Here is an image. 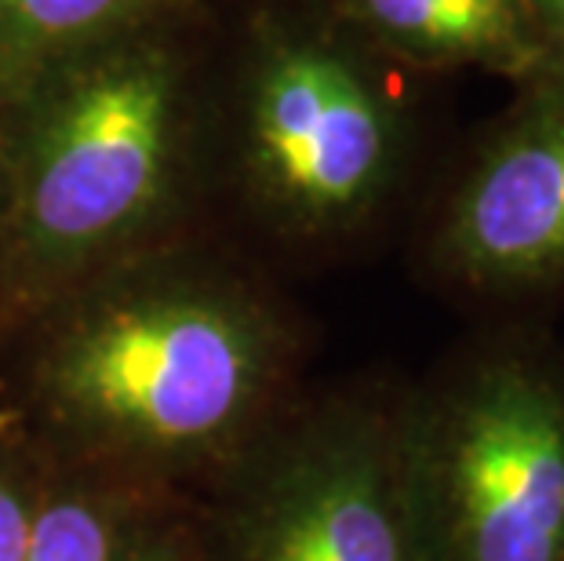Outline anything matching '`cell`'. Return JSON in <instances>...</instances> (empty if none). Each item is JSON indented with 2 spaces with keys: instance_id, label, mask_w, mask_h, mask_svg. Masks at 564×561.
<instances>
[{
  "instance_id": "1",
  "label": "cell",
  "mask_w": 564,
  "mask_h": 561,
  "mask_svg": "<svg viewBox=\"0 0 564 561\" xmlns=\"http://www.w3.org/2000/svg\"><path fill=\"white\" fill-rule=\"evenodd\" d=\"M426 561H564V343L507 328L404 398Z\"/></svg>"
},
{
  "instance_id": "2",
  "label": "cell",
  "mask_w": 564,
  "mask_h": 561,
  "mask_svg": "<svg viewBox=\"0 0 564 561\" xmlns=\"http://www.w3.org/2000/svg\"><path fill=\"white\" fill-rule=\"evenodd\" d=\"M278 346L256 310L204 292L102 303L47 362L55 412L139 456H197L241 434L267 401Z\"/></svg>"
},
{
  "instance_id": "3",
  "label": "cell",
  "mask_w": 564,
  "mask_h": 561,
  "mask_svg": "<svg viewBox=\"0 0 564 561\" xmlns=\"http://www.w3.org/2000/svg\"><path fill=\"white\" fill-rule=\"evenodd\" d=\"M175 136V77L150 47H99L47 91L15 175L30 256L84 259L121 241L161 201Z\"/></svg>"
},
{
  "instance_id": "4",
  "label": "cell",
  "mask_w": 564,
  "mask_h": 561,
  "mask_svg": "<svg viewBox=\"0 0 564 561\" xmlns=\"http://www.w3.org/2000/svg\"><path fill=\"white\" fill-rule=\"evenodd\" d=\"M223 561H426L404 401L335 398L248 463Z\"/></svg>"
},
{
  "instance_id": "5",
  "label": "cell",
  "mask_w": 564,
  "mask_h": 561,
  "mask_svg": "<svg viewBox=\"0 0 564 561\" xmlns=\"http://www.w3.org/2000/svg\"><path fill=\"white\" fill-rule=\"evenodd\" d=\"M251 164L281 216L306 234H346L382 205L401 158L398 121L350 55L288 41L251 91Z\"/></svg>"
},
{
  "instance_id": "6",
  "label": "cell",
  "mask_w": 564,
  "mask_h": 561,
  "mask_svg": "<svg viewBox=\"0 0 564 561\" xmlns=\"http://www.w3.org/2000/svg\"><path fill=\"white\" fill-rule=\"evenodd\" d=\"M518 88L513 110L455 179L430 237L444 278L491 303L564 295V91Z\"/></svg>"
},
{
  "instance_id": "7",
  "label": "cell",
  "mask_w": 564,
  "mask_h": 561,
  "mask_svg": "<svg viewBox=\"0 0 564 561\" xmlns=\"http://www.w3.org/2000/svg\"><path fill=\"white\" fill-rule=\"evenodd\" d=\"M376 44L419 66H477L528 77L543 30L528 0H343Z\"/></svg>"
},
{
  "instance_id": "8",
  "label": "cell",
  "mask_w": 564,
  "mask_h": 561,
  "mask_svg": "<svg viewBox=\"0 0 564 561\" xmlns=\"http://www.w3.org/2000/svg\"><path fill=\"white\" fill-rule=\"evenodd\" d=\"M150 0H0V95L106 47Z\"/></svg>"
},
{
  "instance_id": "9",
  "label": "cell",
  "mask_w": 564,
  "mask_h": 561,
  "mask_svg": "<svg viewBox=\"0 0 564 561\" xmlns=\"http://www.w3.org/2000/svg\"><path fill=\"white\" fill-rule=\"evenodd\" d=\"M121 521L91 493H63L33 507L26 561H117Z\"/></svg>"
},
{
  "instance_id": "10",
  "label": "cell",
  "mask_w": 564,
  "mask_h": 561,
  "mask_svg": "<svg viewBox=\"0 0 564 561\" xmlns=\"http://www.w3.org/2000/svg\"><path fill=\"white\" fill-rule=\"evenodd\" d=\"M33 507L15 477L0 471V561H26Z\"/></svg>"
},
{
  "instance_id": "11",
  "label": "cell",
  "mask_w": 564,
  "mask_h": 561,
  "mask_svg": "<svg viewBox=\"0 0 564 561\" xmlns=\"http://www.w3.org/2000/svg\"><path fill=\"white\" fill-rule=\"evenodd\" d=\"M521 85H543V88H554L564 91V30L557 33H546L543 47H539L532 69Z\"/></svg>"
},
{
  "instance_id": "12",
  "label": "cell",
  "mask_w": 564,
  "mask_h": 561,
  "mask_svg": "<svg viewBox=\"0 0 564 561\" xmlns=\"http://www.w3.org/2000/svg\"><path fill=\"white\" fill-rule=\"evenodd\" d=\"M117 561H183V554L175 551L172 543L164 540H124L121 554H117Z\"/></svg>"
},
{
  "instance_id": "13",
  "label": "cell",
  "mask_w": 564,
  "mask_h": 561,
  "mask_svg": "<svg viewBox=\"0 0 564 561\" xmlns=\"http://www.w3.org/2000/svg\"><path fill=\"white\" fill-rule=\"evenodd\" d=\"M528 8H532V15L539 22V30L546 33H557L564 30V0H528Z\"/></svg>"
},
{
  "instance_id": "14",
  "label": "cell",
  "mask_w": 564,
  "mask_h": 561,
  "mask_svg": "<svg viewBox=\"0 0 564 561\" xmlns=\"http://www.w3.org/2000/svg\"><path fill=\"white\" fill-rule=\"evenodd\" d=\"M8 427H11V416H8V412H0V438L8 434Z\"/></svg>"
}]
</instances>
